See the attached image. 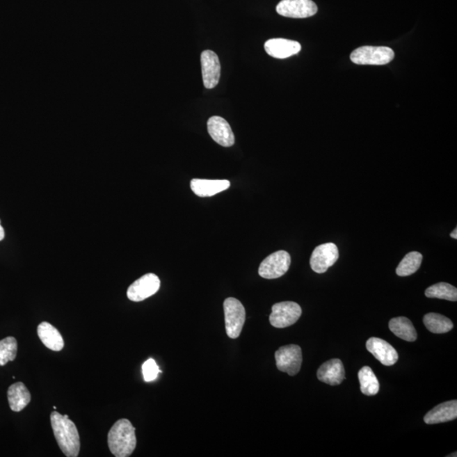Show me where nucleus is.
<instances>
[{
	"mask_svg": "<svg viewBox=\"0 0 457 457\" xmlns=\"http://www.w3.org/2000/svg\"><path fill=\"white\" fill-rule=\"evenodd\" d=\"M54 435L62 452L67 457H77L80 452V436L75 424L58 412L50 414Z\"/></svg>",
	"mask_w": 457,
	"mask_h": 457,
	"instance_id": "f257e3e1",
	"label": "nucleus"
},
{
	"mask_svg": "<svg viewBox=\"0 0 457 457\" xmlns=\"http://www.w3.org/2000/svg\"><path fill=\"white\" fill-rule=\"evenodd\" d=\"M135 428L126 419H120L112 426L108 433L109 450L116 457L130 456L135 451L136 438Z\"/></svg>",
	"mask_w": 457,
	"mask_h": 457,
	"instance_id": "f03ea898",
	"label": "nucleus"
},
{
	"mask_svg": "<svg viewBox=\"0 0 457 457\" xmlns=\"http://www.w3.org/2000/svg\"><path fill=\"white\" fill-rule=\"evenodd\" d=\"M393 49L388 47L363 46L351 54V61L360 65H384L394 60Z\"/></svg>",
	"mask_w": 457,
	"mask_h": 457,
	"instance_id": "7ed1b4c3",
	"label": "nucleus"
},
{
	"mask_svg": "<svg viewBox=\"0 0 457 457\" xmlns=\"http://www.w3.org/2000/svg\"><path fill=\"white\" fill-rule=\"evenodd\" d=\"M226 334L232 339L240 337L246 320L243 305L234 298L225 299L224 302Z\"/></svg>",
	"mask_w": 457,
	"mask_h": 457,
	"instance_id": "20e7f679",
	"label": "nucleus"
},
{
	"mask_svg": "<svg viewBox=\"0 0 457 457\" xmlns=\"http://www.w3.org/2000/svg\"><path fill=\"white\" fill-rule=\"evenodd\" d=\"M291 256L287 251L275 252L262 262L259 273L262 278L273 280L280 278L291 266Z\"/></svg>",
	"mask_w": 457,
	"mask_h": 457,
	"instance_id": "39448f33",
	"label": "nucleus"
},
{
	"mask_svg": "<svg viewBox=\"0 0 457 457\" xmlns=\"http://www.w3.org/2000/svg\"><path fill=\"white\" fill-rule=\"evenodd\" d=\"M277 369L295 376L299 373L303 363L302 349L299 346L288 345L280 347L275 353Z\"/></svg>",
	"mask_w": 457,
	"mask_h": 457,
	"instance_id": "423d86ee",
	"label": "nucleus"
},
{
	"mask_svg": "<svg viewBox=\"0 0 457 457\" xmlns=\"http://www.w3.org/2000/svg\"><path fill=\"white\" fill-rule=\"evenodd\" d=\"M302 312V307L294 302L276 303L272 307L269 322L272 326L282 329L298 322Z\"/></svg>",
	"mask_w": 457,
	"mask_h": 457,
	"instance_id": "0eeeda50",
	"label": "nucleus"
},
{
	"mask_svg": "<svg viewBox=\"0 0 457 457\" xmlns=\"http://www.w3.org/2000/svg\"><path fill=\"white\" fill-rule=\"evenodd\" d=\"M160 280L154 273H147L129 287L127 298L132 302H142L158 292Z\"/></svg>",
	"mask_w": 457,
	"mask_h": 457,
	"instance_id": "6e6552de",
	"label": "nucleus"
},
{
	"mask_svg": "<svg viewBox=\"0 0 457 457\" xmlns=\"http://www.w3.org/2000/svg\"><path fill=\"white\" fill-rule=\"evenodd\" d=\"M339 259V249L335 243L318 246L312 252L310 265L312 271L318 273H326Z\"/></svg>",
	"mask_w": 457,
	"mask_h": 457,
	"instance_id": "1a4fd4ad",
	"label": "nucleus"
},
{
	"mask_svg": "<svg viewBox=\"0 0 457 457\" xmlns=\"http://www.w3.org/2000/svg\"><path fill=\"white\" fill-rule=\"evenodd\" d=\"M277 13L284 17L307 18L318 13V7L312 0H282L276 7Z\"/></svg>",
	"mask_w": 457,
	"mask_h": 457,
	"instance_id": "9d476101",
	"label": "nucleus"
},
{
	"mask_svg": "<svg viewBox=\"0 0 457 457\" xmlns=\"http://www.w3.org/2000/svg\"><path fill=\"white\" fill-rule=\"evenodd\" d=\"M203 85L208 89L216 87L220 81L221 65L220 58L212 50H205L201 54Z\"/></svg>",
	"mask_w": 457,
	"mask_h": 457,
	"instance_id": "9b49d317",
	"label": "nucleus"
},
{
	"mask_svg": "<svg viewBox=\"0 0 457 457\" xmlns=\"http://www.w3.org/2000/svg\"><path fill=\"white\" fill-rule=\"evenodd\" d=\"M208 131L214 142L229 147L235 143V136L227 121L221 116H212L208 120Z\"/></svg>",
	"mask_w": 457,
	"mask_h": 457,
	"instance_id": "f8f14e48",
	"label": "nucleus"
},
{
	"mask_svg": "<svg viewBox=\"0 0 457 457\" xmlns=\"http://www.w3.org/2000/svg\"><path fill=\"white\" fill-rule=\"evenodd\" d=\"M366 347L383 365L392 366L399 359L396 349L384 339L376 337L370 338L366 343Z\"/></svg>",
	"mask_w": 457,
	"mask_h": 457,
	"instance_id": "ddd939ff",
	"label": "nucleus"
},
{
	"mask_svg": "<svg viewBox=\"0 0 457 457\" xmlns=\"http://www.w3.org/2000/svg\"><path fill=\"white\" fill-rule=\"evenodd\" d=\"M268 56L276 58H287L298 54L302 46L298 42L284 38L269 39L264 45Z\"/></svg>",
	"mask_w": 457,
	"mask_h": 457,
	"instance_id": "4468645a",
	"label": "nucleus"
},
{
	"mask_svg": "<svg viewBox=\"0 0 457 457\" xmlns=\"http://www.w3.org/2000/svg\"><path fill=\"white\" fill-rule=\"evenodd\" d=\"M319 380L332 386L342 384L345 380V369L339 359L335 358L324 362L317 372Z\"/></svg>",
	"mask_w": 457,
	"mask_h": 457,
	"instance_id": "2eb2a0df",
	"label": "nucleus"
},
{
	"mask_svg": "<svg viewBox=\"0 0 457 457\" xmlns=\"http://www.w3.org/2000/svg\"><path fill=\"white\" fill-rule=\"evenodd\" d=\"M230 182L227 179H193L191 182V189L198 197H212L227 190Z\"/></svg>",
	"mask_w": 457,
	"mask_h": 457,
	"instance_id": "dca6fc26",
	"label": "nucleus"
},
{
	"mask_svg": "<svg viewBox=\"0 0 457 457\" xmlns=\"http://www.w3.org/2000/svg\"><path fill=\"white\" fill-rule=\"evenodd\" d=\"M457 417V401L444 402L433 408L424 417L425 424H437L447 423Z\"/></svg>",
	"mask_w": 457,
	"mask_h": 457,
	"instance_id": "f3484780",
	"label": "nucleus"
},
{
	"mask_svg": "<svg viewBox=\"0 0 457 457\" xmlns=\"http://www.w3.org/2000/svg\"><path fill=\"white\" fill-rule=\"evenodd\" d=\"M38 335L39 339L44 345L50 350L60 351L64 348V339L60 331L52 324L48 322H42L38 327Z\"/></svg>",
	"mask_w": 457,
	"mask_h": 457,
	"instance_id": "a211bd4d",
	"label": "nucleus"
},
{
	"mask_svg": "<svg viewBox=\"0 0 457 457\" xmlns=\"http://www.w3.org/2000/svg\"><path fill=\"white\" fill-rule=\"evenodd\" d=\"M32 396L22 382L15 383L8 390V401L13 412H21L30 403Z\"/></svg>",
	"mask_w": 457,
	"mask_h": 457,
	"instance_id": "6ab92c4d",
	"label": "nucleus"
},
{
	"mask_svg": "<svg viewBox=\"0 0 457 457\" xmlns=\"http://www.w3.org/2000/svg\"><path fill=\"white\" fill-rule=\"evenodd\" d=\"M390 330L396 335L397 337L406 342H415L417 338V331L413 324L408 318L398 317L390 320L389 323Z\"/></svg>",
	"mask_w": 457,
	"mask_h": 457,
	"instance_id": "aec40b11",
	"label": "nucleus"
},
{
	"mask_svg": "<svg viewBox=\"0 0 457 457\" xmlns=\"http://www.w3.org/2000/svg\"><path fill=\"white\" fill-rule=\"evenodd\" d=\"M424 323L425 327L433 334L447 333L454 326L450 319L435 312L426 314L424 317Z\"/></svg>",
	"mask_w": 457,
	"mask_h": 457,
	"instance_id": "412c9836",
	"label": "nucleus"
},
{
	"mask_svg": "<svg viewBox=\"0 0 457 457\" xmlns=\"http://www.w3.org/2000/svg\"><path fill=\"white\" fill-rule=\"evenodd\" d=\"M359 382H360L361 392L365 396H375L380 392V383L376 375L368 366L363 367L358 372Z\"/></svg>",
	"mask_w": 457,
	"mask_h": 457,
	"instance_id": "4be33fe9",
	"label": "nucleus"
},
{
	"mask_svg": "<svg viewBox=\"0 0 457 457\" xmlns=\"http://www.w3.org/2000/svg\"><path fill=\"white\" fill-rule=\"evenodd\" d=\"M423 255L419 252H411L404 257L396 268L397 275L404 277L413 275L419 271Z\"/></svg>",
	"mask_w": 457,
	"mask_h": 457,
	"instance_id": "5701e85b",
	"label": "nucleus"
},
{
	"mask_svg": "<svg viewBox=\"0 0 457 457\" xmlns=\"http://www.w3.org/2000/svg\"><path fill=\"white\" fill-rule=\"evenodd\" d=\"M425 296L428 298H438L456 302L457 289L448 283H437L425 291Z\"/></svg>",
	"mask_w": 457,
	"mask_h": 457,
	"instance_id": "b1692460",
	"label": "nucleus"
},
{
	"mask_svg": "<svg viewBox=\"0 0 457 457\" xmlns=\"http://www.w3.org/2000/svg\"><path fill=\"white\" fill-rule=\"evenodd\" d=\"M17 342L14 337H6L0 341V366L13 362L17 355Z\"/></svg>",
	"mask_w": 457,
	"mask_h": 457,
	"instance_id": "393cba45",
	"label": "nucleus"
},
{
	"mask_svg": "<svg viewBox=\"0 0 457 457\" xmlns=\"http://www.w3.org/2000/svg\"><path fill=\"white\" fill-rule=\"evenodd\" d=\"M160 370L154 359H148L143 365V374L146 382L154 381L157 378Z\"/></svg>",
	"mask_w": 457,
	"mask_h": 457,
	"instance_id": "a878e982",
	"label": "nucleus"
},
{
	"mask_svg": "<svg viewBox=\"0 0 457 457\" xmlns=\"http://www.w3.org/2000/svg\"><path fill=\"white\" fill-rule=\"evenodd\" d=\"M5 230L2 227L1 224H0V241L5 239Z\"/></svg>",
	"mask_w": 457,
	"mask_h": 457,
	"instance_id": "bb28decb",
	"label": "nucleus"
},
{
	"mask_svg": "<svg viewBox=\"0 0 457 457\" xmlns=\"http://www.w3.org/2000/svg\"><path fill=\"white\" fill-rule=\"evenodd\" d=\"M457 229L456 228L453 232L451 233V237L454 238V239H457Z\"/></svg>",
	"mask_w": 457,
	"mask_h": 457,
	"instance_id": "cd10ccee",
	"label": "nucleus"
}]
</instances>
